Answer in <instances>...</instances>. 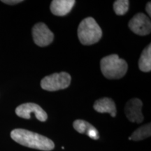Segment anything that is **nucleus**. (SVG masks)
Listing matches in <instances>:
<instances>
[{"label": "nucleus", "mask_w": 151, "mask_h": 151, "mask_svg": "<svg viewBox=\"0 0 151 151\" xmlns=\"http://www.w3.org/2000/svg\"><path fill=\"white\" fill-rule=\"evenodd\" d=\"M11 137L19 144L37 150L50 151L55 148L53 141L44 136L24 129H16L11 132Z\"/></svg>", "instance_id": "obj_1"}, {"label": "nucleus", "mask_w": 151, "mask_h": 151, "mask_svg": "<svg viewBox=\"0 0 151 151\" xmlns=\"http://www.w3.org/2000/svg\"><path fill=\"white\" fill-rule=\"evenodd\" d=\"M100 66L103 75L109 79L121 78L127 71V62L116 54L103 58Z\"/></svg>", "instance_id": "obj_2"}, {"label": "nucleus", "mask_w": 151, "mask_h": 151, "mask_svg": "<svg viewBox=\"0 0 151 151\" xmlns=\"http://www.w3.org/2000/svg\"><path fill=\"white\" fill-rule=\"evenodd\" d=\"M79 41L89 46L98 42L102 37V31L94 18L89 17L83 20L78 28Z\"/></svg>", "instance_id": "obj_3"}, {"label": "nucleus", "mask_w": 151, "mask_h": 151, "mask_svg": "<svg viewBox=\"0 0 151 151\" xmlns=\"http://www.w3.org/2000/svg\"><path fill=\"white\" fill-rule=\"evenodd\" d=\"M71 79V76L67 72L55 73L44 77L41 81V86L50 92L63 90L69 86Z\"/></svg>", "instance_id": "obj_4"}, {"label": "nucleus", "mask_w": 151, "mask_h": 151, "mask_svg": "<svg viewBox=\"0 0 151 151\" xmlns=\"http://www.w3.org/2000/svg\"><path fill=\"white\" fill-rule=\"evenodd\" d=\"M16 115L22 118L30 119L31 114L34 113L36 118L41 122H45L48 118V115L40 106L35 103L22 104L16 109Z\"/></svg>", "instance_id": "obj_5"}, {"label": "nucleus", "mask_w": 151, "mask_h": 151, "mask_svg": "<svg viewBox=\"0 0 151 151\" xmlns=\"http://www.w3.org/2000/svg\"><path fill=\"white\" fill-rule=\"evenodd\" d=\"M32 36L35 43L40 47L48 46L54 39L53 33L43 22H39L34 26Z\"/></svg>", "instance_id": "obj_6"}, {"label": "nucleus", "mask_w": 151, "mask_h": 151, "mask_svg": "<svg viewBox=\"0 0 151 151\" xmlns=\"http://www.w3.org/2000/svg\"><path fill=\"white\" fill-rule=\"evenodd\" d=\"M129 29L139 36H146L150 33L151 22L148 17L142 13L136 14L129 22Z\"/></svg>", "instance_id": "obj_7"}, {"label": "nucleus", "mask_w": 151, "mask_h": 151, "mask_svg": "<svg viewBox=\"0 0 151 151\" xmlns=\"http://www.w3.org/2000/svg\"><path fill=\"white\" fill-rule=\"evenodd\" d=\"M143 103L141 99L134 98L126 104L124 113L128 120L132 122L141 123L143 120V116L141 112Z\"/></svg>", "instance_id": "obj_8"}, {"label": "nucleus", "mask_w": 151, "mask_h": 151, "mask_svg": "<svg viewBox=\"0 0 151 151\" xmlns=\"http://www.w3.org/2000/svg\"><path fill=\"white\" fill-rule=\"evenodd\" d=\"M75 3L74 0H53L50 4V11L55 16H65L70 12Z\"/></svg>", "instance_id": "obj_9"}, {"label": "nucleus", "mask_w": 151, "mask_h": 151, "mask_svg": "<svg viewBox=\"0 0 151 151\" xmlns=\"http://www.w3.org/2000/svg\"><path fill=\"white\" fill-rule=\"evenodd\" d=\"M94 109L101 113H110L112 117H116V104L111 98L104 97L97 100L94 104Z\"/></svg>", "instance_id": "obj_10"}, {"label": "nucleus", "mask_w": 151, "mask_h": 151, "mask_svg": "<svg viewBox=\"0 0 151 151\" xmlns=\"http://www.w3.org/2000/svg\"><path fill=\"white\" fill-rule=\"evenodd\" d=\"M73 128L78 133L86 134L90 138L94 140L99 139V133L97 129L89 122L83 120H77L73 122Z\"/></svg>", "instance_id": "obj_11"}, {"label": "nucleus", "mask_w": 151, "mask_h": 151, "mask_svg": "<svg viewBox=\"0 0 151 151\" xmlns=\"http://www.w3.org/2000/svg\"><path fill=\"white\" fill-rule=\"evenodd\" d=\"M139 67L141 71L149 72L151 70V44H149L141 55Z\"/></svg>", "instance_id": "obj_12"}, {"label": "nucleus", "mask_w": 151, "mask_h": 151, "mask_svg": "<svg viewBox=\"0 0 151 151\" xmlns=\"http://www.w3.org/2000/svg\"><path fill=\"white\" fill-rule=\"evenodd\" d=\"M151 135V125L150 123L146 124L142 127H139L136 131L134 132L131 137L129 138V140H133L135 141H141L146 138L150 137Z\"/></svg>", "instance_id": "obj_13"}, {"label": "nucleus", "mask_w": 151, "mask_h": 151, "mask_svg": "<svg viewBox=\"0 0 151 151\" xmlns=\"http://www.w3.org/2000/svg\"><path fill=\"white\" fill-rule=\"evenodd\" d=\"M129 1L128 0H117L113 4V10L118 16H122L129 9Z\"/></svg>", "instance_id": "obj_14"}, {"label": "nucleus", "mask_w": 151, "mask_h": 151, "mask_svg": "<svg viewBox=\"0 0 151 151\" xmlns=\"http://www.w3.org/2000/svg\"><path fill=\"white\" fill-rule=\"evenodd\" d=\"M22 0H14V1H11V0H8V1H6V0H4L2 1V2L5 3V4H11V5H13V4H18V3H20L22 2Z\"/></svg>", "instance_id": "obj_15"}, {"label": "nucleus", "mask_w": 151, "mask_h": 151, "mask_svg": "<svg viewBox=\"0 0 151 151\" xmlns=\"http://www.w3.org/2000/svg\"><path fill=\"white\" fill-rule=\"evenodd\" d=\"M151 4H150V1H149L147 4L146 5V12L148 13V16H151Z\"/></svg>", "instance_id": "obj_16"}]
</instances>
